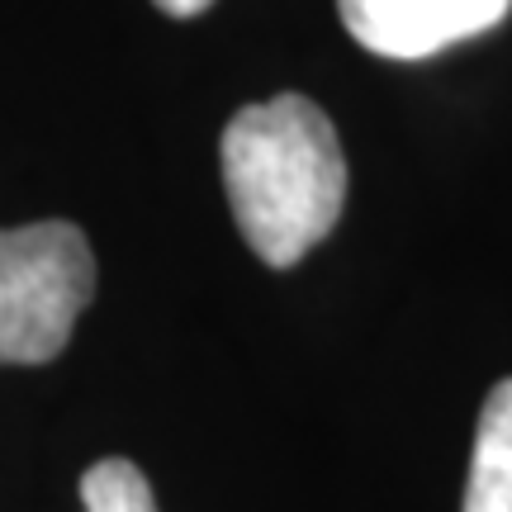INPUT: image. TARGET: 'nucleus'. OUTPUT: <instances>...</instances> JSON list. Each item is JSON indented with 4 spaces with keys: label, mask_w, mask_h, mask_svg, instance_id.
Segmentation results:
<instances>
[{
    "label": "nucleus",
    "mask_w": 512,
    "mask_h": 512,
    "mask_svg": "<svg viewBox=\"0 0 512 512\" xmlns=\"http://www.w3.org/2000/svg\"><path fill=\"white\" fill-rule=\"evenodd\" d=\"M512 0H337L347 34L380 57L418 62L503 24Z\"/></svg>",
    "instance_id": "3"
},
{
    "label": "nucleus",
    "mask_w": 512,
    "mask_h": 512,
    "mask_svg": "<svg viewBox=\"0 0 512 512\" xmlns=\"http://www.w3.org/2000/svg\"><path fill=\"white\" fill-rule=\"evenodd\" d=\"M223 190L242 238L285 271L328 238L347 204V157L309 95H275L233 114L219 138Z\"/></svg>",
    "instance_id": "1"
},
{
    "label": "nucleus",
    "mask_w": 512,
    "mask_h": 512,
    "mask_svg": "<svg viewBox=\"0 0 512 512\" xmlns=\"http://www.w3.org/2000/svg\"><path fill=\"white\" fill-rule=\"evenodd\" d=\"M157 10H166V15H176V19H190V15H200V10H209L214 0H152Z\"/></svg>",
    "instance_id": "6"
},
{
    "label": "nucleus",
    "mask_w": 512,
    "mask_h": 512,
    "mask_svg": "<svg viewBox=\"0 0 512 512\" xmlns=\"http://www.w3.org/2000/svg\"><path fill=\"white\" fill-rule=\"evenodd\" d=\"M460 512H512V380L494 384L484 399Z\"/></svg>",
    "instance_id": "4"
},
{
    "label": "nucleus",
    "mask_w": 512,
    "mask_h": 512,
    "mask_svg": "<svg viewBox=\"0 0 512 512\" xmlns=\"http://www.w3.org/2000/svg\"><path fill=\"white\" fill-rule=\"evenodd\" d=\"M95 294V252L67 219L0 228V366H43Z\"/></svg>",
    "instance_id": "2"
},
{
    "label": "nucleus",
    "mask_w": 512,
    "mask_h": 512,
    "mask_svg": "<svg viewBox=\"0 0 512 512\" xmlns=\"http://www.w3.org/2000/svg\"><path fill=\"white\" fill-rule=\"evenodd\" d=\"M81 512H157V498L133 460L110 456L81 475Z\"/></svg>",
    "instance_id": "5"
}]
</instances>
